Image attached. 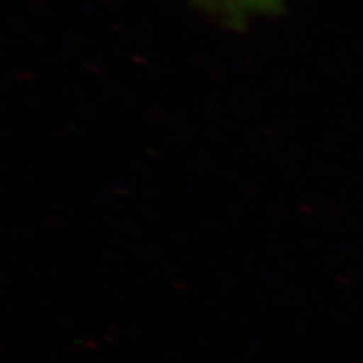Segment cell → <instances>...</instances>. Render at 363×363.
<instances>
[{
	"instance_id": "obj_1",
	"label": "cell",
	"mask_w": 363,
	"mask_h": 363,
	"mask_svg": "<svg viewBox=\"0 0 363 363\" xmlns=\"http://www.w3.org/2000/svg\"><path fill=\"white\" fill-rule=\"evenodd\" d=\"M214 11L229 18L230 21H238L249 13L271 6L273 0H202Z\"/></svg>"
}]
</instances>
